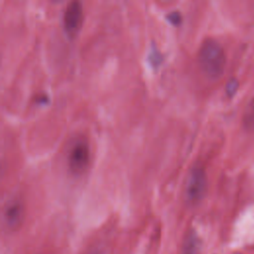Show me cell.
I'll use <instances>...</instances> for the list:
<instances>
[{
	"instance_id": "obj_1",
	"label": "cell",
	"mask_w": 254,
	"mask_h": 254,
	"mask_svg": "<svg viewBox=\"0 0 254 254\" xmlns=\"http://www.w3.org/2000/svg\"><path fill=\"white\" fill-rule=\"evenodd\" d=\"M198 66L208 79H218L224 73L226 55L215 39L207 38L201 43L197 53Z\"/></svg>"
},
{
	"instance_id": "obj_2",
	"label": "cell",
	"mask_w": 254,
	"mask_h": 254,
	"mask_svg": "<svg viewBox=\"0 0 254 254\" xmlns=\"http://www.w3.org/2000/svg\"><path fill=\"white\" fill-rule=\"evenodd\" d=\"M207 188L206 175L202 167L192 166L188 174L185 184V199L190 204H197L205 195Z\"/></svg>"
},
{
	"instance_id": "obj_3",
	"label": "cell",
	"mask_w": 254,
	"mask_h": 254,
	"mask_svg": "<svg viewBox=\"0 0 254 254\" xmlns=\"http://www.w3.org/2000/svg\"><path fill=\"white\" fill-rule=\"evenodd\" d=\"M83 19L81 2L73 0L67 3L64 12V27L69 37H74L79 31Z\"/></svg>"
},
{
	"instance_id": "obj_4",
	"label": "cell",
	"mask_w": 254,
	"mask_h": 254,
	"mask_svg": "<svg viewBox=\"0 0 254 254\" xmlns=\"http://www.w3.org/2000/svg\"><path fill=\"white\" fill-rule=\"evenodd\" d=\"M89 161V148L88 144L85 141L79 140L75 142L68 153L67 163L68 168L73 174H80L82 173Z\"/></svg>"
},
{
	"instance_id": "obj_5",
	"label": "cell",
	"mask_w": 254,
	"mask_h": 254,
	"mask_svg": "<svg viewBox=\"0 0 254 254\" xmlns=\"http://www.w3.org/2000/svg\"><path fill=\"white\" fill-rule=\"evenodd\" d=\"M24 218V205L19 199L9 200L3 210V221L7 228H18Z\"/></svg>"
},
{
	"instance_id": "obj_6",
	"label": "cell",
	"mask_w": 254,
	"mask_h": 254,
	"mask_svg": "<svg viewBox=\"0 0 254 254\" xmlns=\"http://www.w3.org/2000/svg\"><path fill=\"white\" fill-rule=\"evenodd\" d=\"M200 250V241L194 231H190L183 242L182 254H198Z\"/></svg>"
},
{
	"instance_id": "obj_7",
	"label": "cell",
	"mask_w": 254,
	"mask_h": 254,
	"mask_svg": "<svg viewBox=\"0 0 254 254\" xmlns=\"http://www.w3.org/2000/svg\"><path fill=\"white\" fill-rule=\"evenodd\" d=\"M242 124L247 131H254V96L250 99L245 108L242 116Z\"/></svg>"
},
{
	"instance_id": "obj_8",
	"label": "cell",
	"mask_w": 254,
	"mask_h": 254,
	"mask_svg": "<svg viewBox=\"0 0 254 254\" xmlns=\"http://www.w3.org/2000/svg\"><path fill=\"white\" fill-rule=\"evenodd\" d=\"M166 19H167L171 24L176 25V26H178V25H180V24L182 23V15H181V13H180L179 11H177V10L168 13V14L166 15Z\"/></svg>"
},
{
	"instance_id": "obj_9",
	"label": "cell",
	"mask_w": 254,
	"mask_h": 254,
	"mask_svg": "<svg viewBox=\"0 0 254 254\" xmlns=\"http://www.w3.org/2000/svg\"><path fill=\"white\" fill-rule=\"evenodd\" d=\"M150 62L153 65H158L160 64L161 61H162V56L160 55L159 51H157L156 49H153L152 52L150 53Z\"/></svg>"
},
{
	"instance_id": "obj_10",
	"label": "cell",
	"mask_w": 254,
	"mask_h": 254,
	"mask_svg": "<svg viewBox=\"0 0 254 254\" xmlns=\"http://www.w3.org/2000/svg\"><path fill=\"white\" fill-rule=\"evenodd\" d=\"M237 89V82L235 79H231L226 85V92L228 95H232Z\"/></svg>"
},
{
	"instance_id": "obj_11",
	"label": "cell",
	"mask_w": 254,
	"mask_h": 254,
	"mask_svg": "<svg viewBox=\"0 0 254 254\" xmlns=\"http://www.w3.org/2000/svg\"><path fill=\"white\" fill-rule=\"evenodd\" d=\"M90 254H100V253H98V252H92V253H90Z\"/></svg>"
}]
</instances>
